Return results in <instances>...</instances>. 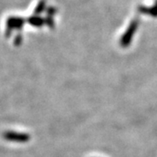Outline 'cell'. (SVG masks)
Listing matches in <instances>:
<instances>
[{
    "mask_svg": "<svg viewBox=\"0 0 157 157\" xmlns=\"http://www.w3.org/2000/svg\"><path fill=\"white\" fill-rule=\"evenodd\" d=\"M3 138L7 141L16 142V143H25L31 140V135L23 132H17V131H5L3 134Z\"/></svg>",
    "mask_w": 157,
    "mask_h": 157,
    "instance_id": "cell-1",
    "label": "cell"
},
{
    "mask_svg": "<svg viewBox=\"0 0 157 157\" xmlns=\"http://www.w3.org/2000/svg\"><path fill=\"white\" fill-rule=\"evenodd\" d=\"M138 25H139V22L137 19H134L131 21L128 27L126 30V32L124 33L121 39V41H120V44L122 47H128L131 44L132 39H133L135 33L137 31Z\"/></svg>",
    "mask_w": 157,
    "mask_h": 157,
    "instance_id": "cell-2",
    "label": "cell"
},
{
    "mask_svg": "<svg viewBox=\"0 0 157 157\" xmlns=\"http://www.w3.org/2000/svg\"><path fill=\"white\" fill-rule=\"evenodd\" d=\"M24 19L20 17H11L7 21L8 29H20L24 25Z\"/></svg>",
    "mask_w": 157,
    "mask_h": 157,
    "instance_id": "cell-3",
    "label": "cell"
},
{
    "mask_svg": "<svg viewBox=\"0 0 157 157\" xmlns=\"http://www.w3.org/2000/svg\"><path fill=\"white\" fill-rule=\"evenodd\" d=\"M139 11L143 13V14H146V15H149L151 17H157V7L155 6H149V7H147V6H140L139 7Z\"/></svg>",
    "mask_w": 157,
    "mask_h": 157,
    "instance_id": "cell-4",
    "label": "cell"
},
{
    "mask_svg": "<svg viewBox=\"0 0 157 157\" xmlns=\"http://www.w3.org/2000/svg\"><path fill=\"white\" fill-rule=\"evenodd\" d=\"M28 22L30 25L36 26V27H40L42 26L44 24H45V19L42 17H38V16H33L28 19Z\"/></svg>",
    "mask_w": 157,
    "mask_h": 157,
    "instance_id": "cell-5",
    "label": "cell"
},
{
    "mask_svg": "<svg viewBox=\"0 0 157 157\" xmlns=\"http://www.w3.org/2000/svg\"><path fill=\"white\" fill-rule=\"evenodd\" d=\"M45 0H41L39 3V5L37 6L36 9H35V14H39L41 13L43 11H45Z\"/></svg>",
    "mask_w": 157,
    "mask_h": 157,
    "instance_id": "cell-6",
    "label": "cell"
},
{
    "mask_svg": "<svg viewBox=\"0 0 157 157\" xmlns=\"http://www.w3.org/2000/svg\"><path fill=\"white\" fill-rule=\"evenodd\" d=\"M56 9L55 8H53V7H50L49 8V10H48V16H50L52 17V15H54L55 13H56Z\"/></svg>",
    "mask_w": 157,
    "mask_h": 157,
    "instance_id": "cell-7",
    "label": "cell"
},
{
    "mask_svg": "<svg viewBox=\"0 0 157 157\" xmlns=\"http://www.w3.org/2000/svg\"><path fill=\"white\" fill-rule=\"evenodd\" d=\"M155 6L157 7V0H156V1H155Z\"/></svg>",
    "mask_w": 157,
    "mask_h": 157,
    "instance_id": "cell-8",
    "label": "cell"
}]
</instances>
